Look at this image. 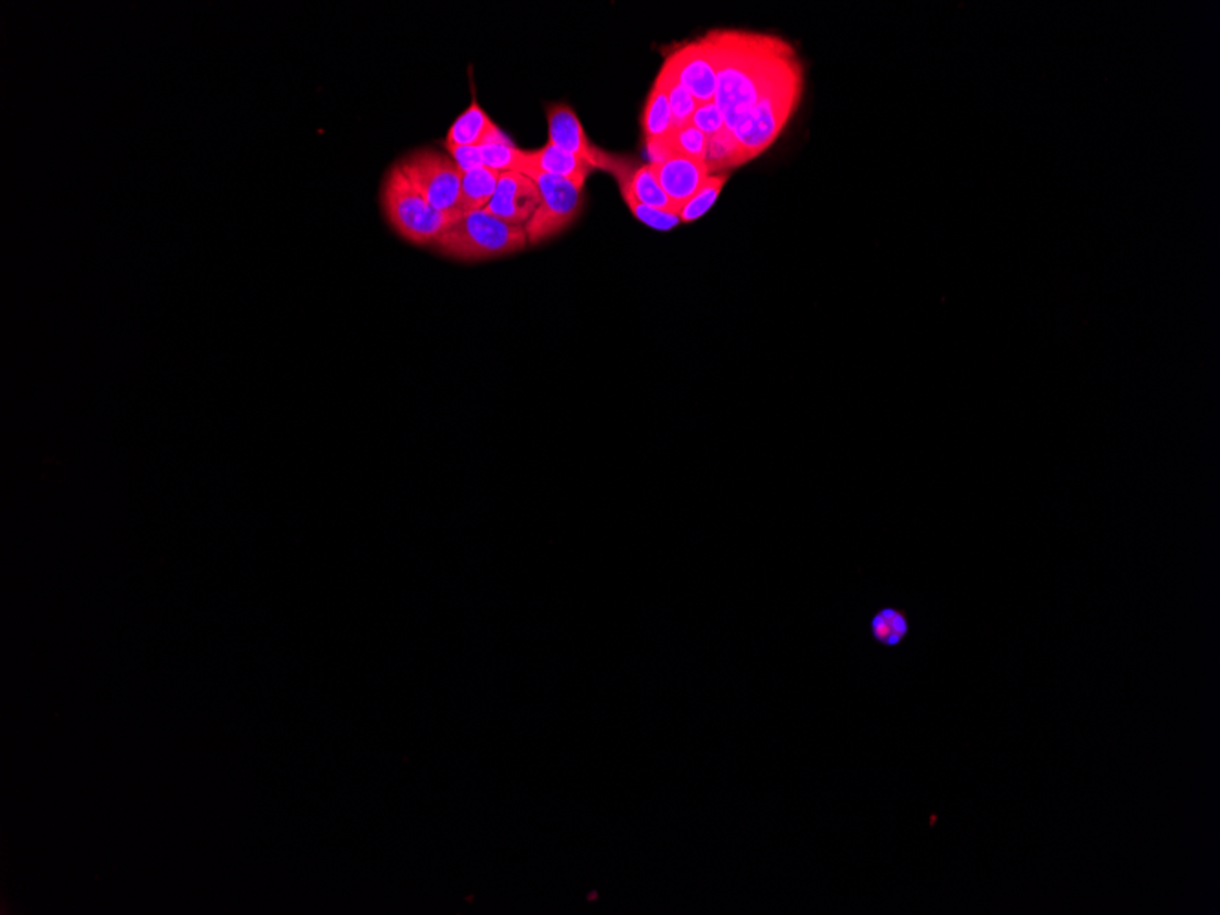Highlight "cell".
Here are the masks:
<instances>
[{
    "label": "cell",
    "instance_id": "obj_1",
    "mask_svg": "<svg viewBox=\"0 0 1220 915\" xmlns=\"http://www.w3.org/2000/svg\"><path fill=\"white\" fill-rule=\"evenodd\" d=\"M708 37L719 68L714 103L730 132L764 93L802 71L795 52L780 38L736 32H714Z\"/></svg>",
    "mask_w": 1220,
    "mask_h": 915
},
{
    "label": "cell",
    "instance_id": "obj_2",
    "mask_svg": "<svg viewBox=\"0 0 1220 915\" xmlns=\"http://www.w3.org/2000/svg\"><path fill=\"white\" fill-rule=\"evenodd\" d=\"M381 205L392 229L414 246L436 247L439 238L463 216L431 207L397 163L387 170L382 181Z\"/></svg>",
    "mask_w": 1220,
    "mask_h": 915
},
{
    "label": "cell",
    "instance_id": "obj_3",
    "mask_svg": "<svg viewBox=\"0 0 1220 915\" xmlns=\"http://www.w3.org/2000/svg\"><path fill=\"white\" fill-rule=\"evenodd\" d=\"M529 238L524 227L508 225L490 213H466L439 238L437 251L461 262H483L524 251Z\"/></svg>",
    "mask_w": 1220,
    "mask_h": 915
},
{
    "label": "cell",
    "instance_id": "obj_4",
    "mask_svg": "<svg viewBox=\"0 0 1220 915\" xmlns=\"http://www.w3.org/2000/svg\"><path fill=\"white\" fill-rule=\"evenodd\" d=\"M802 98V71L764 93L731 131L738 147V167L766 152L782 134Z\"/></svg>",
    "mask_w": 1220,
    "mask_h": 915
},
{
    "label": "cell",
    "instance_id": "obj_5",
    "mask_svg": "<svg viewBox=\"0 0 1220 915\" xmlns=\"http://www.w3.org/2000/svg\"><path fill=\"white\" fill-rule=\"evenodd\" d=\"M397 165L431 207L442 213L461 214L459 197L463 172L448 154L433 148H420L404 156Z\"/></svg>",
    "mask_w": 1220,
    "mask_h": 915
},
{
    "label": "cell",
    "instance_id": "obj_6",
    "mask_svg": "<svg viewBox=\"0 0 1220 915\" xmlns=\"http://www.w3.org/2000/svg\"><path fill=\"white\" fill-rule=\"evenodd\" d=\"M524 174L534 181L541 196L540 208L524 225V233L529 244H541L563 233L578 218L584 208V187L538 170L530 169Z\"/></svg>",
    "mask_w": 1220,
    "mask_h": 915
},
{
    "label": "cell",
    "instance_id": "obj_7",
    "mask_svg": "<svg viewBox=\"0 0 1220 915\" xmlns=\"http://www.w3.org/2000/svg\"><path fill=\"white\" fill-rule=\"evenodd\" d=\"M546 123H549V143L578 156L592 169L606 170L614 176L620 191L629 187L632 172L637 169L634 161L625 156H612L596 147L587 136L578 114L568 104H552L551 109L546 110Z\"/></svg>",
    "mask_w": 1220,
    "mask_h": 915
},
{
    "label": "cell",
    "instance_id": "obj_8",
    "mask_svg": "<svg viewBox=\"0 0 1220 915\" xmlns=\"http://www.w3.org/2000/svg\"><path fill=\"white\" fill-rule=\"evenodd\" d=\"M665 65L669 66L681 87L697 99L698 104L714 101L719 88V68L708 35L676 49L665 60Z\"/></svg>",
    "mask_w": 1220,
    "mask_h": 915
},
{
    "label": "cell",
    "instance_id": "obj_9",
    "mask_svg": "<svg viewBox=\"0 0 1220 915\" xmlns=\"http://www.w3.org/2000/svg\"><path fill=\"white\" fill-rule=\"evenodd\" d=\"M541 196L534 181L521 172H502L496 194L485 208L505 224L524 227L540 208Z\"/></svg>",
    "mask_w": 1220,
    "mask_h": 915
},
{
    "label": "cell",
    "instance_id": "obj_10",
    "mask_svg": "<svg viewBox=\"0 0 1220 915\" xmlns=\"http://www.w3.org/2000/svg\"><path fill=\"white\" fill-rule=\"evenodd\" d=\"M653 165L654 174L658 178L659 185L675 205L676 213L702 189L708 181L709 170L703 161L684 158L678 154H670L658 163Z\"/></svg>",
    "mask_w": 1220,
    "mask_h": 915
},
{
    "label": "cell",
    "instance_id": "obj_11",
    "mask_svg": "<svg viewBox=\"0 0 1220 915\" xmlns=\"http://www.w3.org/2000/svg\"><path fill=\"white\" fill-rule=\"evenodd\" d=\"M642 128L648 156L653 159L651 163H658L670 156L667 142L670 134L675 132V123L670 115L667 92L658 82H654L653 90L648 93L647 103L643 109Z\"/></svg>",
    "mask_w": 1220,
    "mask_h": 915
},
{
    "label": "cell",
    "instance_id": "obj_12",
    "mask_svg": "<svg viewBox=\"0 0 1220 915\" xmlns=\"http://www.w3.org/2000/svg\"><path fill=\"white\" fill-rule=\"evenodd\" d=\"M529 161L532 170H538L543 174L556 176V178H563V180H571L581 187H585V181L589 178L590 172L595 170L584 159H579L578 156L556 147L552 143H546L545 147H541L540 150H530Z\"/></svg>",
    "mask_w": 1220,
    "mask_h": 915
},
{
    "label": "cell",
    "instance_id": "obj_13",
    "mask_svg": "<svg viewBox=\"0 0 1220 915\" xmlns=\"http://www.w3.org/2000/svg\"><path fill=\"white\" fill-rule=\"evenodd\" d=\"M501 172L481 167V169L464 172L461 181V197H459V213H474L488 207L492 197L496 194Z\"/></svg>",
    "mask_w": 1220,
    "mask_h": 915
},
{
    "label": "cell",
    "instance_id": "obj_14",
    "mask_svg": "<svg viewBox=\"0 0 1220 915\" xmlns=\"http://www.w3.org/2000/svg\"><path fill=\"white\" fill-rule=\"evenodd\" d=\"M494 126L496 125L492 123L488 114L481 109L479 103L474 99L468 109L459 115L452 128L448 131L447 143L448 145H458V147H481L485 143L486 136L494 131Z\"/></svg>",
    "mask_w": 1220,
    "mask_h": 915
},
{
    "label": "cell",
    "instance_id": "obj_15",
    "mask_svg": "<svg viewBox=\"0 0 1220 915\" xmlns=\"http://www.w3.org/2000/svg\"><path fill=\"white\" fill-rule=\"evenodd\" d=\"M870 632L873 640L884 647H897L911 634V621L897 607H883L872 615Z\"/></svg>",
    "mask_w": 1220,
    "mask_h": 915
},
{
    "label": "cell",
    "instance_id": "obj_16",
    "mask_svg": "<svg viewBox=\"0 0 1220 915\" xmlns=\"http://www.w3.org/2000/svg\"><path fill=\"white\" fill-rule=\"evenodd\" d=\"M626 191L631 192L632 196L636 197L637 202L648 207L659 208V211H669L676 213L675 205L670 203L669 197L665 194L664 189L659 185L658 178L654 174L653 165H642L632 172L629 187ZM621 189V191H625ZM678 214V213H676Z\"/></svg>",
    "mask_w": 1220,
    "mask_h": 915
},
{
    "label": "cell",
    "instance_id": "obj_17",
    "mask_svg": "<svg viewBox=\"0 0 1220 915\" xmlns=\"http://www.w3.org/2000/svg\"><path fill=\"white\" fill-rule=\"evenodd\" d=\"M658 84L665 88L667 99H669L670 115H673V123L675 128L691 125L692 115L697 112L698 101L692 98L691 93L687 92L686 88L681 87L675 74L670 71L669 66L664 65L662 71L656 79Z\"/></svg>",
    "mask_w": 1220,
    "mask_h": 915
},
{
    "label": "cell",
    "instance_id": "obj_18",
    "mask_svg": "<svg viewBox=\"0 0 1220 915\" xmlns=\"http://www.w3.org/2000/svg\"><path fill=\"white\" fill-rule=\"evenodd\" d=\"M483 165L496 172H521L524 174L530 169L529 152L513 147L512 142L488 143L481 145Z\"/></svg>",
    "mask_w": 1220,
    "mask_h": 915
},
{
    "label": "cell",
    "instance_id": "obj_19",
    "mask_svg": "<svg viewBox=\"0 0 1220 915\" xmlns=\"http://www.w3.org/2000/svg\"><path fill=\"white\" fill-rule=\"evenodd\" d=\"M703 165L709 170V174H722L727 169L738 167V147L735 137L727 128L716 136L709 137Z\"/></svg>",
    "mask_w": 1220,
    "mask_h": 915
},
{
    "label": "cell",
    "instance_id": "obj_20",
    "mask_svg": "<svg viewBox=\"0 0 1220 915\" xmlns=\"http://www.w3.org/2000/svg\"><path fill=\"white\" fill-rule=\"evenodd\" d=\"M725 181H727V174H725V172H722V174L709 176L702 189L678 211L681 224H692V222H697L698 218H702L703 214L708 213L709 208L713 207L716 200H719L720 194H722V189H724Z\"/></svg>",
    "mask_w": 1220,
    "mask_h": 915
},
{
    "label": "cell",
    "instance_id": "obj_21",
    "mask_svg": "<svg viewBox=\"0 0 1220 915\" xmlns=\"http://www.w3.org/2000/svg\"><path fill=\"white\" fill-rule=\"evenodd\" d=\"M708 142L709 137L698 131L697 126L687 125L675 128V132L670 134L669 142H667V147H669L670 154L703 161V156L708 150Z\"/></svg>",
    "mask_w": 1220,
    "mask_h": 915
},
{
    "label": "cell",
    "instance_id": "obj_22",
    "mask_svg": "<svg viewBox=\"0 0 1220 915\" xmlns=\"http://www.w3.org/2000/svg\"><path fill=\"white\" fill-rule=\"evenodd\" d=\"M621 196H623V202L626 203L629 211L634 214V218L640 219L642 224L647 225L651 229L673 230L681 224L678 214L643 205V203L637 202L636 197L632 196L631 192L626 191V189L625 191H621Z\"/></svg>",
    "mask_w": 1220,
    "mask_h": 915
},
{
    "label": "cell",
    "instance_id": "obj_23",
    "mask_svg": "<svg viewBox=\"0 0 1220 915\" xmlns=\"http://www.w3.org/2000/svg\"><path fill=\"white\" fill-rule=\"evenodd\" d=\"M691 125L697 126L698 131L705 136L713 137L725 131V117L722 110L719 109V104L711 101V103L698 104L697 112L692 115Z\"/></svg>",
    "mask_w": 1220,
    "mask_h": 915
},
{
    "label": "cell",
    "instance_id": "obj_24",
    "mask_svg": "<svg viewBox=\"0 0 1220 915\" xmlns=\"http://www.w3.org/2000/svg\"><path fill=\"white\" fill-rule=\"evenodd\" d=\"M444 147H447L448 156L455 161L463 174L470 172V170L485 167L479 147H458V145H448V143H444Z\"/></svg>",
    "mask_w": 1220,
    "mask_h": 915
}]
</instances>
